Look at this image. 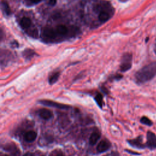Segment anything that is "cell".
I'll use <instances>...</instances> for the list:
<instances>
[{"label":"cell","instance_id":"obj_1","mask_svg":"<svg viewBox=\"0 0 156 156\" xmlns=\"http://www.w3.org/2000/svg\"><path fill=\"white\" fill-rule=\"evenodd\" d=\"M156 74V62L148 64L135 74V79L138 84L145 83L150 81Z\"/></svg>","mask_w":156,"mask_h":156},{"label":"cell","instance_id":"obj_2","mask_svg":"<svg viewBox=\"0 0 156 156\" xmlns=\"http://www.w3.org/2000/svg\"><path fill=\"white\" fill-rule=\"evenodd\" d=\"M132 55L130 54H126L122 59L121 64L120 66V70L121 72H126L132 67Z\"/></svg>","mask_w":156,"mask_h":156},{"label":"cell","instance_id":"obj_3","mask_svg":"<svg viewBox=\"0 0 156 156\" xmlns=\"http://www.w3.org/2000/svg\"><path fill=\"white\" fill-rule=\"evenodd\" d=\"M147 147L151 150L156 149V135L153 132L148 131L147 133Z\"/></svg>","mask_w":156,"mask_h":156},{"label":"cell","instance_id":"obj_4","mask_svg":"<svg viewBox=\"0 0 156 156\" xmlns=\"http://www.w3.org/2000/svg\"><path fill=\"white\" fill-rule=\"evenodd\" d=\"M40 103H41L43 105L50 106V107H53L58 108H62V109H68L69 108V106L58 103L56 102H54V101H50V100H41L40 101Z\"/></svg>","mask_w":156,"mask_h":156},{"label":"cell","instance_id":"obj_5","mask_svg":"<svg viewBox=\"0 0 156 156\" xmlns=\"http://www.w3.org/2000/svg\"><path fill=\"white\" fill-rule=\"evenodd\" d=\"M128 142L131 146L138 148V149H143V148L145 147V145L143 143V138L142 136L138 137L135 139L129 140Z\"/></svg>","mask_w":156,"mask_h":156},{"label":"cell","instance_id":"obj_6","mask_svg":"<svg viewBox=\"0 0 156 156\" xmlns=\"http://www.w3.org/2000/svg\"><path fill=\"white\" fill-rule=\"evenodd\" d=\"M111 147V143L108 141L106 140H103L99 142L97 146V151L99 152H103L109 149V147Z\"/></svg>","mask_w":156,"mask_h":156},{"label":"cell","instance_id":"obj_7","mask_svg":"<svg viewBox=\"0 0 156 156\" xmlns=\"http://www.w3.org/2000/svg\"><path fill=\"white\" fill-rule=\"evenodd\" d=\"M39 115L44 120H49L52 116V113L47 108H42L39 111Z\"/></svg>","mask_w":156,"mask_h":156},{"label":"cell","instance_id":"obj_8","mask_svg":"<svg viewBox=\"0 0 156 156\" xmlns=\"http://www.w3.org/2000/svg\"><path fill=\"white\" fill-rule=\"evenodd\" d=\"M37 134L34 130H30L27 132L25 135V140L28 142H32L37 138Z\"/></svg>","mask_w":156,"mask_h":156},{"label":"cell","instance_id":"obj_9","mask_svg":"<svg viewBox=\"0 0 156 156\" xmlns=\"http://www.w3.org/2000/svg\"><path fill=\"white\" fill-rule=\"evenodd\" d=\"M100 136H101V135L98 132H93V133L91 134L90 138H89L90 144L91 145H95L97 143L98 140L99 139Z\"/></svg>","mask_w":156,"mask_h":156},{"label":"cell","instance_id":"obj_10","mask_svg":"<svg viewBox=\"0 0 156 156\" xmlns=\"http://www.w3.org/2000/svg\"><path fill=\"white\" fill-rule=\"evenodd\" d=\"M31 25V20L28 17H24L20 21V26L23 29H28Z\"/></svg>","mask_w":156,"mask_h":156},{"label":"cell","instance_id":"obj_11","mask_svg":"<svg viewBox=\"0 0 156 156\" xmlns=\"http://www.w3.org/2000/svg\"><path fill=\"white\" fill-rule=\"evenodd\" d=\"M44 34L46 37L51 39L54 38L56 36V32H54V30L53 29L50 28H46L44 30Z\"/></svg>","mask_w":156,"mask_h":156},{"label":"cell","instance_id":"obj_12","mask_svg":"<svg viewBox=\"0 0 156 156\" xmlns=\"http://www.w3.org/2000/svg\"><path fill=\"white\" fill-rule=\"evenodd\" d=\"M1 6H2V9H3L4 12L7 15H9L11 13V11L10 9V7H9L8 3H7V1H5V0H2Z\"/></svg>","mask_w":156,"mask_h":156},{"label":"cell","instance_id":"obj_13","mask_svg":"<svg viewBox=\"0 0 156 156\" xmlns=\"http://www.w3.org/2000/svg\"><path fill=\"white\" fill-rule=\"evenodd\" d=\"M57 33L60 35H66L68 33V29L67 28L63 25H60L57 26L56 28Z\"/></svg>","mask_w":156,"mask_h":156},{"label":"cell","instance_id":"obj_14","mask_svg":"<svg viewBox=\"0 0 156 156\" xmlns=\"http://www.w3.org/2000/svg\"><path fill=\"white\" fill-rule=\"evenodd\" d=\"M35 52H34V51H33L32 50H30V49H28L25 50L23 52V55L24 56V57H25L26 59H30L33 57V56L34 55Z\"/></svg>","mask_w":156,"mask_h":156},{"label":"cell","instance_id":"obj_15","mask_svg":"<svg viewBox=\"0 0 156 156\" xmlns=\"http://www.w3.org/2000/svg\"><path fill=\"white\" fill-rule=\"evenodd\" d=\"M59 76H60V73L59 72L52 74L49 78V83L51 85L56 83L57 81V80L59 79Z\"/></svg>","mask_w":156,"mask_h":156},{"label":"cell","instance_id":"obj_16","mask_svg":"<svg viewBox=\"0 0 156 156\" xmlns=\"http://www.w3.org/2000/svg\"><path fill=\"white\" fill-rule=\"evenodd\" d=\"M109 18L108 14L106 12H101L99 15V20L101 22H105Z\"/></svg>","mask_w":156,"mask_h":156},{"label":"cell","instance_id":"obj_17","mask_svg":"<svg viewBox=\"0 0 156 156\" xmlns=\"http://www.w3.org/2000/svg\"><path fill=\"white\" fill-rule=\"evenodd\" d=\"M140 122L147 126H151L153 124L152 121L146 116H143L142 118L140 119Z\"/></svg>","mask_w":156,"mask_h":156},{"label":"cell","instance_id":"obj_18","mask_svg":"<svg viewBox=\"0 0 156 156\" xmlns=\"http://www.w3.org/2000/svg\"><path fill=\"white\" fill-rule=\"evenodd\" d=\"M95 101H96L97 104H98V106L100 107H103V96L101 94H98L96 96H95Z\"/></svg>","mask_w":156,"mask_h":156},{"label":"cell","instance_id":"obj_19","mask_svg":"<svg viewBox=\"0 0 156 156\" xmlns=\"http://www.w3.org/2000/svg\"><path fill=\"white\" fill-rule=\"evenodd\" d=\"M56 2H57V0H49V3L52 6H55L56 4Z\"/></svg>","mask_w":156,"mask_h":156},{"label":"cell","instance_id":"obj_20","mask_svg":"<svg viewBox=\"0 0 156 156\" xmlns=\"http://www.w3.org/2000/svg\"><path fill=\"white\" fill-rule=\"evenodd\" d=\"M23 156H34V154L31 152H26Z\"/></svg>","mask_w":156,"mask_h":156},{"label":"cell","instance_id":"obj_21","mask_svg":"<svg viewBox=\"0 0 156 156\" xmlns=\"http://www.w3.org/2000/svg\"><path fill=\"white\" fill-rule=\"evenodd\" d=\"M30 1L34 3H40L42 0H30Z\"/></svg>","mask_w":156,"mask_h":156},{"label":"cell","instance_id":"obj_22","mask_svg":"<svg viewBox=\"0 0 156 156\" xmlns=\"http://www.w3.org/2000/svg\"><path fill=\"white\" fill-rule=\"evenodd\" d=\"M56 156H64V155H63V154H62V153H59V154H58Z\"/></svg>","mask_w":156,"mask_h":156},{"label":"cell","instance_id":"obj_23","mask_svg":"<svg viewBox=\"0 0 156 156\" xmlns=\"http://www.w3.org/2000/svg\"><path fill=\"white\" fill-rule=\"evenodd\" d=\"M4 156H9V155H4Z\"/></svg>","mask_w":156,"mask_h":156}]
</instances>
